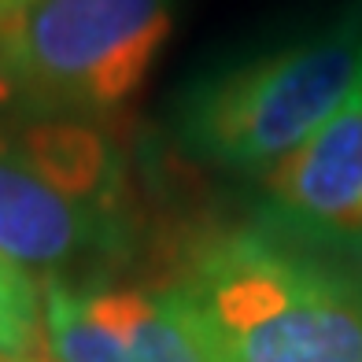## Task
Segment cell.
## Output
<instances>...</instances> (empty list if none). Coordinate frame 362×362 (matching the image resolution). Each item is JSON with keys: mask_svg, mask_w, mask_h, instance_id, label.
<instances>
[{"mask_svg": "<svg viewBox=\"0 0 362 362\" xmlns=\"http://www.w3.org/2000/svg\"><path fill=\"white\" fill-rule=\"evenodd\" d=\"M0 4H4V0H0Z\"/></svg>", "mask_w": 362, "mask_h": 362, "instance_id": "cell-9", "label": "cell"}, {"mask_svg": "<svg viewBox=\"0 0 362 362\" xmlns=\"http://www.w3.org/2000/svg\"><path fill=\"white\" fill-rule=\"evenodd\" d=\"M358 74L362 0L318 30L200 74L174 104V137L204 167L274 170L333 119Z\"/></svg>", "mask_w": 362, "mask_h": 362, "instance_id": "cell-3", "label": "cell"}, {"mask_svg": "<svg viewBox=\"0 0 362 362\" xmlns=\"http://www.w3.org/2000/svg\"><path fill=\"white\" fill-rule=\"evenodd\" d=\"M41 351V292L34 277L0 255V358L30 362Z\"/></svg>", "mask_w": 362, "mask_h": 362, "instance_id": "cell-7", "label": "cell"}, {"mask_svg": "<svg viewBox=\"0 0 362 362\" xmlns=\"http://www.w3.org/2000/svg\"><path fill=\"white\" fill-rule=\"evenodd\" d=\"M134 252L115 141L93 119L34 115L0 137V255L48 281L107 277Z\"/></svg>", "mask_w": 362, "mask_h": 362, "instance_id": "cell-2", "label": "cell"}, {"mask_svg": "<svg viewBox=\"0 0 362 362\" xmlns=\"http://www.w3.org/2000/svg\"><path fill=\"white\" fill-rule=\"evenodd\" d=\"M174 288L218 362H362V281L259 226L192 244Z\"/></svg>", "mask_w": 362, "mask_h": 362, "instance_id": "cell-1", "label": "cell"}, {"mask_svg": "<svg viewBox=\"0 0 362 362\" xmlns=\"http://www.w3.org/2000/svg\"><path fill=\"white\" fill-rule=\"evenodd\" d=\"M259 229L310 255L362 259V74L333 119L267 170Z\"/></svg>", "mask_w": 362, "mask_h": 362, "instance_id": "cell-6", "label": "cell"}, {"mask_svg": "<svg viewBox=\"0 0 362 362\" xmlns=\"http://www.w3.org/2000/svg\"><path fill=\"white\" fill-rule=\"evenodd\" d=\"M41 348L52 362H218L174 285L137 288L107 277L45 281Z\"/></svg>", "mask_w": 362, "mask_h": 362, "instance_id": "cell-5", "label": "cell"}, {"mask_svg": "<svg viewBox=\"0 0 362 362\" xmlns=\"http://www.w3.org/2000/svg\"><path fill=\"white\" fill-rule=\"evenodd\" d=\"M177 0H4L0 96L30 115L96 119L137 96Z\"/></svg>", "mask_w": 362, "mask_h": 362, "instance_id": "cell-4", "label": "cell"}, {"mask_svg": "<svg viewBox=\"0 0 362 362\" xmlns=\"http://www.w3.org/2000/svg\"><path fill=\"white\" fill-rule=\"evenodd\" d=\"M0 362H15V358H0Z\"/></svg>", "mask_w": 362, "mask_h": 362, "instance_id": "cell-8", "label": "cell"}]
</instances>
